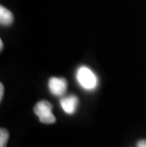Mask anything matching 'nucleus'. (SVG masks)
<instances>
[{"label":"nucleus","mask_w":146,"mask_h":147,"mask_svg":"<svg viewBox=\"0 0 146 147\" xmlns=\"http://www.w3.org/2000/svg\"><path fill=\"white\" fill-rule=\"evenodd\" d=\"M138 147H146V140H141L138 142Z\"/></svg>","instance_id":"nucleus-7"},{"label":"nucleus","mask_w":146,"mask_h":147,"mask_svg":"<svg viewBox=\"0 0 146 147\" xmlns=\"http://www.w3.org/2000/svg\"><path fill=\"white\" fill-rule=\"evenodd\" d=\"M33 110L42 123L50 124L54 123L56 121L54 115L52 114V105L48 101H41L37 102Z\"/></svg>","instance_id":"nucleus-2"},{"label":"nucleus","mask_w":146,"mask_h":147,"mask_svg":"<svg viewBox=\"0 0 146 147\" xmlns=\"http://www.w3.org/2000/svg\"><path fill=\"white\" fill-rule=\"evenodd\" d=\"M0 49H1V51L3 49V42H2V40L0 41Z\"/></svg>","instance_id":"nucleus-9"},{"label":"nucleus","mask_w":146,"mask_h":147,"mask_svg":"<svg viewBox=\"0 0 146 147\" xmlns=\"http://www.w3.org/2000/svg\"><path fill=\"white\" fill-rule=\"evenodd\" d=\"M60 104L63 110L66 112L67 114H74L76 111L77 107H78L79 100L75 95H70L65 98H62L60 101Z\"/></svg>","instance_id":"nucleus-4"},{"label":"nucleus","mask_w":146,"mask_h":147,"mask_svg":"<svg viewBox=\"0 0 146 147\" xmlns=\"http://www.w3.org/2000/svg\"><path fill=\"white\" fill-rule=\"evenodd\" d=\"M3 94H4V86L3 84H0V100L3 99Z\"/></svg>","instance_id":"nucleus-8"},{"label":"nucleus","mask_w":146,"mask_h":147,"mask_svg":"<svg viewBox=\"0 0 146 147\" xmlns=\"http://www.w3.org/2000/svg\"><path fill=\"white\" fill-rule=\"evenodd\" d=\"M77 81L81 86L85 90H93L97 87L98 79L95 73L87 67H79L76 74Z\"/></svg>","instance_id":"nucleus-1"},{"label":"nucleus","mask_w":146,"mask_h":147,"mask_svg":"<svg viewBox=\"0 0 146 147\" xmlns=\"http://www.w3.org/2000/svg\"><path fill=\"white\" fill-rule=\"evenodd\" d=\"M67 82L64 78L51 77L48 81V88L52 94L55 96H62L66 92Z\"/></svg>","instance_id":"nucleus-3"},{"label":"nucleus","mask_w":146,"mask_h":147,"mask_svg":"<svg viewBox=\"0 0 146 147\" xmlns=\"http://www.w3.org/2000/svg\"><path fill=\"white\" fill-rule=\"evenodd\" d=\"M9 140V132L5 128L0 129V147H6Z\"/></svg>","instance_id":"nucleus-6"},{"label":"nucleus","mask_w":146,"mask_h":147,"mask_svg":"<svg viewBox=\"0 0 146 147\" xmlns=\"http://www.w3.org/2000/svg\"><path fill=\"white\" fill-rule=\"evenodd\" d=\"M0 22L2 26H10L13 22V14L3 6L0 7Z\"/></svg>","instance_id":"nucleus-5"}]
</instances>
